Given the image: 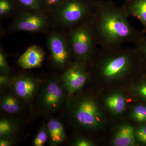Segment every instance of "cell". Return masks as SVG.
Returning a JSON list of instances; mask_svg holds the SVG:
<instances>
[{"instance_id": "cell-17", "label": "cell", "mask_w": 146, "mask_h": 146, "mask_svg": "<svg viewBox=\"0 0 146 146\" xmlns=\"http://www.w3.org/2000/svg\"><path fill=\"white\" fill-rule=\"evenodd\" d=\"M125 99L122 95L115 94L110 96L106 100V104L110 110L115 114H119L124 110Z\"/></svg>"}, {"instance_id": "cell-27", "label": "cell", "mask_w": 146, "mask_h": 146, "mask_svg": "<svg viewBox=\"0 0 146 146\" xmlns=\"http://www.w3.org/2000/svg\"><path fill=\"white\" fill-rule=\"evenodd\" d=\"M15 138H0V146H11L15 143Z\"/></svg>"}, {"instance_id": "cell-10", "label": "cell", "mask_w": 146, "mask_h": 146, "mask_svg": "<svg viewBox=\"0 0 146 146\" xmlns=\"http://www.w3.org/2000/svg\"><path fill=\"white\" fill-rule=\"evenodd\" d=\"M46 16L39 11L29 10L20 13L12 24L14 31L41 32L48 26Z\"/></svg>"}, {"instance_id": "cell-20", "label": "cell", "mask_w": 146, "mask_h": 146, "mask_svg": "<svg viewBox=\"0 0 146 146\" xmlns=\"http://www.w3.org/2000/svg\"><path fill=\"white\" fill-rule=\"evenodd\" d=\"M14 8L12 0H0V16L1 18L8 16Z\"/></svg>"}, {"instance_id": "cell-29", "label": "cell", "mask_w": 146, "mask_h": 146, "mask_svg": "<svg viewBox=\"0 0 146 146\" xmlns=\"http://www.w3.org/2000/svg\"><path fill=\"white\" fill-rule=\"evenodd\" d=\"M140 92L143 96L146 97V85L141 86L140 89Z\"/></svg>"}, {"instance_id": "cell-14", "label": "cell", "mask_w": 146, "mask_h": 146, "mask_svg": "<svg viewBox=\"0 0 146 146\" xmlns=\"http://www.w3.org/2000/svg\"><path fill=\"white\" fill-rule=\"evenodd\" d=\"M49 133L50 145H60L66 138V131L62 123L57 118L50 117L46 123Z\"/></svg>"}, {"instance_id": "cell-23", "label": "cell", "mask_w": 146, "mask_h": 146, "mask_svg": "<svg viewBox=\"0 0 146 146\" xmlns=\"http://www.w3.org/2000/svg\"><path fill=\"white\" fill-rule=\"evenodd\" d=\"M43 8L56 10L65 0H41Z\"/></svg>"}, {"instance_id": "cell-24", "label": "cell", "mask_w": 146, "mask_h": 146, "mask_svg": "<svg viewBox=\"0 0 146 146\" xmlns=\"http://www.w3.org/2000/svg\"><path fill=\"white\" fill-rule=\"evenodd\" d=\"M135 49L139 57L146 60V35H144L139 42L135 45Z\"/></svg>"}, {"instance_id": "cell-11", "label": "cell", "mask_w": 146, "mask_h": 146, "mask_svg": "<svg viewBox=\"0 0 146 146\" xmlns=\"http://www.w3.org/2000/svg\"><path fill=\"white\" fill-rule=\"evenodd\" d=\"M45 55L42 48L36 45H32L19 57L18 63L25 70L39 68L43 63Z\"/></svg>"}, {"instance_id": "cell-18", "label": "cell", "mask_w": 146, "mask_h": 146, "mask_svg": "<svg viewBox=\"0 0 146 146\" xmlns=\"http://www.w3.org/2000/svg\"><path fill=\"white\" fill-rule=\"evenodd\" d=\"M49 140V133L46 123L43 124L34 138L33 144L35 146H44Z\"/></svg>"}, {"instance_id": "cell-5", "label": "cell", "mask_w": 146, "mask_h": 146, "mask_svg": "<svg viewBox=\"0 0 146 146\" xmlns=\"http://www.w3.org/2000/svg\"><path fill=\"white\" fill-rule=\"evenodd\" d=\"M67 112L73 121L80 127L94 130L101 123V115L95 100L85 96L66 103Z\"/></svg>"}, {"instance_id": "cell-9", "label": "cell", "mask_w": 146, "mask_h": 146, "mask_svg": "<svg viewBox=\"0 0 146 146\" xmlns=\"http://www.w3.org/2000/svg\"><path fill=\"white\" fill-rule=\"evenodd\" d=\"M48 44L54 65L58 68H65L72 55L68 37L53 33L48 38Z\"/></svg>"}, {"instance_id": "cell-6", "label": "cell", "mask_w": 146, "mask_h": 146, "mask_svg": "<svg viewBox=\"0 0 146 146\" xmlns=\"http://www.w3.org/2000/svg\"><path fill=\"white\" fill-rule=\"evenodd\" d=\"M95 0H65L56 9L58 21L72 28L88 20L94 12Z\"/></svg>"}, {"instance_id": "cell-8", "label": "cell", "mask_w": 146, "mask_h": 146, "mask_svg": "<svg viewBox=\"0 0 146 146\" xmlns=\"http://www.w3.org/2000/svg\"><path fill=\"white\" fill-rule=\"evenodd\" d=\"M86 63L75 60L61 75L60 80L68 98L79 91L89 78L86 70Z\"/></svg>"}, {"instance_id": "cell-1", "label": "cell", "mask_w": 146, "mask_h": 146, "mask_svg": "<svg viewBox=\"0 0 146 146\" xmlns=\"http://www.w3.org/2000/svg\"><path fill=\"white\" fill-rule=\"evenodd\" d=\"M122 7L110 1H95L91 19L98 46L115 48L136 45L144 33L133 27Z\"/></svg>"}, {"instance_id": "cell-26", "label": "cell", "mask_w": 146, "mask_h": 146, "mask_svg": "<svg viewBox=\"0 0 146 146\" xmlns=\"http://www.w3.org/2000/svg\"><path fill=\"white\" fill-rule=\"evenodd\" d=\"M135 137L138 141L146 143V125L139 127L135 132Z\"/></svg>"}, {"instance_id": "cell-21", "label": "cell", "mask_w": 146, "mask_h": 146, "mask_svg": "<svg viewBox=\"0 0 146 146\" xmlns=\"http://www.w3.org/2000/svg\"><path fill=\"white\" fill-rule=\"evenodd\" d=\"M133 115L134 119L137 121H146V106L142 105L136 106L133 110Z\"/></svg>"}, {"instance_id": "cell-22", "label": "cell", "mask_w": 146, "mask_h": 146, "mask_svg": "<svg viewBox=\"0 0 146 146\" xmlns=\"http://www.w3.org/2000/svg\"><path fill=\"white\" fill-rule=\"evenodd\" d=\"M0 70L1 72L9 75L11 68L7 61V56L1 48L0 49Z\"/></svg>"}, {"instance_id": "cell-13", "label": "cell", "mask_w": 146, "mask_h": 146, "mask_svg": "<svg viewBox=\"0 0 146 146\" xmlns=\"http://www.w3.org/2000/svg\"><path fill=\"white\" fill-rule=\"evenodd\" d=\"M121 7L128 18L134 17L141 22L146 32V0H124Z\"/></svg>"}, {"instance_id": "cell-12", "label": "cell", "mask_w": 146, "mask_h": 146, "mask_svg": "<svg viewBox=\"0 0 146 146\" xmlns=\"http://www.w3.org/2000/svg\"><path fill=\"white\" fill-rule=\"evenodd\" d=\"M0 105L2 111L9 115H18L23 112L26 104L11 90L1 92Z\"/></svg>"}, {"instance_id": "cell-2", "label": "cell", "mask_w": 146, "mask_h": 146, "mask_svg": "<svg viewBox=\"0 0 146 146\" xmlns=\"http://www.w3.org/2000/svg\"><path fill=\"white\" fill-rule=\"evenodd\" d=\"M97 69L99 74L108 80L124 77L133 71L136 59L139 56L136 49L123 46L115 48L99 47Z\"/></svg>"}, {"instance_id": "cell-3", "label": "cell", "mask_w": 146, "mask_h": 146, "mask_svg": "<svg viewBox=\"0 0 146 146\" xmlns=\"http://www.w3.org/2000/svg\"><path fill=\"white\" fill-rule=\"evenodd\" d=\"M91 17L71 28L68 36L72 55L83 63L92 59L98 46Z\"/></svg>"}, {"instance_id": "cell-15", "label": "cell", "mask_w": 146, "mask_h": 146, "mask_svg": "<svg viewBox=\"0 0 146 146\" xmlns=\"http://www.w3.org/2000/svg\"><path fill=\"white\" fill-rule=\"evenodd\" d=\"M21 128V122L11 117H3L0 120V138H15Z\"/></svg>"}, {"instance_id": "cell-16", "label": "cell", "mask_w": 146, "mask_h": 146, "mask_svg": "<svg viewBox=\"0 0 146 146\" xmlns=\"http://www.w3.org/2000/svg\"><path fill=\"white\" fill-rule=\"evenodd\" d=\"M135 134L131 126L125 125L120 128L113 140V144L116 146H133L135 144Z\"/></svg>"}, {"instance_id": "cell-28", "label": "cell", "mask_w": 146, "mask_h": 146, "mask_svg": "<svg viewBox=\"0 0 146 146\" xmlns=\"http://www.w3.org/2000/svg\"><path fill=\"white\" fill-rule=\"evenodd\" d=\"M74 145L76 146H91L93 144L91 141L86 138H81L78 139L74 143Z\"/></svg>"}, {"instance_id": "cell-25", "label": "cell", "mask_w": 146, "mask_h": 146, "mask_svg": "<svg viewBox=\"0 0 146 146\" xmlns=\"http://www.w3.org/2000/svg\"><path fill=\"white\" fill-rule=\"evenodd\" d=\"M12 78V77L10 76L9 75L1 72L0 74V89L1 92L4 91L7 88H9Z\"/></svg>"}, {"instance_id": "cell-19", "label": "cell", "mask_w": 146, "mask_h": 146, "mask_svg": "<svg viewBox=\"0 0 146 146\" xmlns=\"http://www.w3.org/2000/svg\"><path fill=\"white\" fill-rule=\"evenodd\" d=\"M19 4L28 10L42 12L43 9L41 0H15Z\"/></svg>"}, {"instance_id": "cell-7", "label": "cell", "mask_w": 146, "mask_h": 146, "mask_svg": "<svg viewBox=\"0 0 146 146\" xmlns=\"http://www.w3.org/2000/svg\"><path fill=\"white\" fill-rule=\"evenodd\" d=\"M42 82L33 76L22 74L12 77L9 88L27 106H31L35 100Z\"/></svg>"}, {"instance_id": "cell-4", "label": "cell", "mask_w": 146, "mask_h": 146, "mask_svg": "<svg viewBox=\"0 0 146 146\" xmlns=\"http://www.w3.org/2000/svg\"><path fill=\"white\" fill-rule=\"evenodd\" d=\"M68 94L60 80L52 78L42 82L36 94V109L41 115L48 116L64 107Z\"/></svg>"}]
</instances>
